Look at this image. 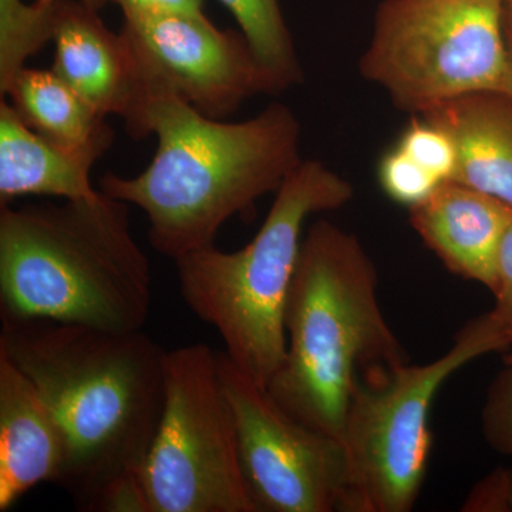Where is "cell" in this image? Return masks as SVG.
Returning <instances> with one entry per match:
<instances>
[{
	"instance_id": "obj_1",
	"label": "cell",
	"mask_w": 512,
	"mask_h": 512,
	"mask_svg": "<svg viewBox=\"0 0 512 512\" xmlns=\"http://www.w3.org/2000/svg\"><path fill=\"white\" fill-rule=\"evenodd\" d=\"M0 318V355L32 380L66 434L56 485L79 511L144 512L141 471L163 414L167 350L141 329Z\"/></svg>"
},
{
	"instance_id": "obj_2",
	"label": "cell",
	"mask_w": 512,
	"mask_h": 512,
	"mask_svg": "<svg viewBox=\"0 0 512 512\" xmlns=\"http://www.w3.org/2000/svg\"><path fill=\"white\" fill-rule=\"evenodd\" d=\"M146 124L158 140L151 163L136 177L104 174L100 191L146 212L151 247L174 261L214 245L229 218L278 191L302 163L301 124L282 103L228 123L157 92Z\"/></svg>"
},
{
	"instance_id": "obj_3",
	"label": "cell",
	"mask_w": 512,
	"mask_h": 512,
	"mask_svg": "<svg viewBox=\"0 0 512 512\" xmlns=\"http://www.w3.org/2000/svg\"><path fill=\"white\" fill-rule=\"evenodd\" d=\"M151 282L126 202L99 190L62 204L0 205V316L140 330Z\"/></svg>"
},
{
	"instance_id": "obj_4",
	"label": "cell",
	"mask_w": 512,
	"mask_h": 512,
	"mask_svg": "<svg viewBox=\"0 0 512 512\" xmlns=\"http://www.w3.org/2000/svg\"><path fill=\"white\" fill-rule=\"evenodd\" d=\"M377 285L356 235L325 220L308 229L286 301L285 359L266 390L293 419L340 441L357 377L410 362Z\"/></svg>"
},
{
	"instance_id": "obj_5",
	"label": "cell",
	"mask_w": 512,
	"mask_h": 512,
	"mask_svg": "<svg viewBox=\"0 0 512 512\" xmlns=\"http://www.w3.org/2000/svg\"><path fill=\"white\" fill-rule=\"evenodd\" d=\"M353 195V185L328 165L302 160L244 248L224 252L210 245L174 261L185 305L217 330L229 359L264 389L286 355V301L305 222L340 210Z\"/></svg>"
},
{
	"instance_id": "obj_6",
	"label": "cell",
	"mask_w": 512,
	"mask_h": 512,
	"mask_svg": "<svg viewBox=\"0 0 512 512\" xmlns=\"http://www.w3.org/2000/svg\"><path fill=\"white\" fill-rule=\"evenodd\" d=\"M497 350L500 343L474 319L427 365L375 366L357 377L342 434L348 476L340 512L413 510L429 471L437 393L461 367Z\"/></svg>"
},
{
	"instance_id": "obj_7",
	"label": "cell",
	"mask_w": 512,
	"mask_h": 512,
	"mask_svg": "<svg viewBox=\"0 0 512 512\" xmlns=\"http://www.w3.org/2000/svg\"><path fill=\"white\" fill-rule=\"evenodd\" d=\"M359 72L414 116L466 94L504 93L503 0H383Z\"/></svg>"
},
{
	"instance_id": "obj_8",
	"label": "cell",
	"mask_w": 512,
	"mask_h": 512,
	"mask_svg": "<svg viewBox=\"0 0 512 512\" xmlns=\"http://www.w3.org/2000/svg\"><path fill=\"white\" fill-rule=\"evenodd\" d=\"M144 512H258L239 463L217 352L167 350L163 414L141 471Z\"/></svg>"
},
{
	"instance_id": "obj_9",
	"label": "cell",
	"mask_w": 512,
	"mask_h": 512,
	"mask_svg": "<svg viewBox=\"0 0 512 512\" xmlns=\"http://www.w3.org/2000/svg\"><path fill=\"white\" fill-rule=\"evenodd\" d=\"M239 463L258 512H340L348 476L342 441L276 404L227 353L217 352Z\"/></svg>"
},
{
	"instance_id": "obj_10",
	"label": "cell",
	"mask_w": 512,
	"mask_h": 512,
	"mask_svg": "<svg viewBox=\"0 0 512 512\" xmlns=\"http://www.w3.org/2000/svg\"><path fill=\"white\" fill-rule=\"evenodd\" d=\"M148 94L170 92L224 120L252 97L279 93L247 39L205 15L127 16L123 29Z\"/></svg>"
},
{
	"instance_id": "obj_11",
	"label": "cell",
	"mask_w": 512,
	"mask_h": 512,
	"mask_svg": "<svg viewBox=\"0 0 512 512\" xmlns=\"http://www.w3.org/2000/svg\"><path fill=\"white\" fill-rule=\"evenodd\" d=\"M55 62L52 70L103 116L124 121L128 136L150 137V94L123 33L111 32L99 10L80 0L55 2Z\"/></svg>"
},
{
	"instance_id": "obj_12",
	"label": "cell",
	"mask_w": 512,
	"mask_h": 512,
	"mask_svg": "<svg viewBox=\"0 0 512 512\" xmlns=\"http://www.w3.org/2000/svg\"><path fill=\"white\" fill-rule=\"evenodd\" d=\"M410 224L451 274L493 292L497 261L512 208L457 181H446L410 208Z\"/></svg>"
},
{
	"instance_id": "obj_13",
	"label": "cell",
	"mask_w": 512,
	"mask_h": 512,
	"mask_svg": "<svg viewBox=\"0 0 512 512\" xmlns=\"http://www.w3.org/2000/svg\"><path fill=\"white\" fill-rule=\"evenodd\" d=\"M69 446L60 421L35 384L0 355V511L37 484H57Z\"/></svg>"
},
{
	"instance_id": "obj_14",
	"label": "cell",
	"mask_w": 512,
	"mask_h": 512,
	"mask_svg": "<svg viewBox=\"0 0 512 512\" xmlns=\"http://www.w3.org/2000/svg\"><path fill=\"white\" fill-rule=\"evenodd\" d=\"M453 141V181L476 188L512 208V97L478 92L419 114Z\"/></svg>"
},
{
	"instance_id": "obj_15",
	"label": "cell",
	"mask_w": 512,
	"mask_h": 512,
	"mask_svg": "<svg viewBox=\"0 0 512 512\" xmlns=\"http://www.w3.org/2000/svg\"><path fill=\"white\" fill-rule=\"evenodd\" d=\"M99 160L40 136L12 104L0 103V205L28 195L63 201L92 198L99 190L90 173Z\"/></svg>"
},
{
	"instance_id": "obj_16",
	"label": "cell",
	"mask_w": 512,
	"mask_h": 512,
	"mask_svg": "<svg viewBox=\"0 0 512 512\" xmlns=\"http://www.w3.org/2000/svg\"><path fill=\"white\" fill-rule=\"evenodd\" d=\"M5 96L30 128L59 146L101 158L113 144L114 131L107 117L53 70L23 67L10 80L2 99Z\"/></svg>"
},
{
	"instance_id": "obj_17",
	"label": "cell",
	"mask_w": 512,
	"mask_h": 512,
	"mask_svg": "<svg viewBox=\"0 0 512 512\" xmlns=\"http://www.w3.org/2000/svg\"><path fill=\"white\" fill-rule=\"evenodd\" d=\"M232 13L256 59L274 80L279 93L303 82L291 32L279 0H220Z\"/></svg>"
},
{
	"instance_id": "obj_18",
	"label": "cell",
	"mask_w": 512,
	"mask_h": 512,
	"mask_svg": "<svg viewBox=\"0 0 512 512\" xmlns=\"http://www.w3.org/2000/svg\"><path fill=\"white\" fill-rule=\"evenodd\" d=\"M55 35V3L0 0V93Z\"/></svg>"
},
{
	"instance_id": "obj_19",
	"label": "cell",
	"mask_w": 512,
	"mask_h": 512,
	"mask_svg": "<svg viewBox=\"0 0 512 512\" xmlns=\"http://www.w3.org/2000/svg\"><path fill=\"white\" fill-rule=\"evenodd\" d=\"M377 181L387 198L407 210L426 201L443 184L397 146L380 157Z\"/></svg>"
},
{
	"instance_id": "obj_20",
	"label": "cell",
	"mask_w": 512,
	"mask_h": 512,
	"mask_svg": "<svg viewBox=\"0 0 512 512\" xmlns=\"http://www.w3.org/2000/svg\"><path fill=\"white\" fill-rule=\"evenodd\" d=\"M394 146L439 178L441 183L453 181L457 168L456 147L447 133L424 117L414 116Z\"/></svg>"
},
{
	"instance_id": "obj_21",
	"label": "cell",
	"mask_w": 512,
	"mask_h": 512,
	"mask_svg": "<svg viewBox=\"0 0 512 512\" xmlns=\"http://www.w3.org/2000/svg\"><path fill=\"white\" fill-rule=\"evenodd\" d=\"M481 431L488 446L512 457V365L504 363L488 386L481 410Z\"/></svg>"
},
{
	"instance_id": "obj_22",
	"label": "cell",
	"mask_w": 512,
	"mask_h": 512,
	"mask_svg": "<svg viewBox=\"0 0 512 512\" xmlns=\"http://www.w3.org/2000/svg\"><path fill=\"white\" fill-rule=\"evenodd\" d=\"M494 308L478 316L488 333L508 350L512 346V224L505 232L497 261V281L493 289Z\"/></svg>"
},
{
	"instance_id": "obj_23",
	"label": "cell",
	"mask_w": 512,
	"mask_h": 512,
	"mask_svg": "<svg viewBox=\"0 0 512 512\" xmlns=\"http://www.w3.org/2000/svg\"><path fill=\"white\" fill-rule=\"evenodd\" d=\"M461 511L512 512V468H495L478 480L468 491Z\"/></svg>"
},
{
	"instance_id": "obj_24",
	"label": "cell",
	"mask_w": 512,
	"mask_h": 512,
	"mask_svg": "<svg viewBox=\"0 0 512 512\" xmlns=\"http://www.w3.org/2000/svg\"><path fill=\"white\" fill-rule=\"evenodd\" d=\"M127 16L204 15V0H109Z\"/></svg>"
},
{
	"instance_id": "obj_25",
	"label": "cell",
	"mask_w": 512,
	"mask_h": 512,
	"mask_svg": "<svg viewBox=\"0 0 512 512\" xmlns=\"http://www.w3.org/2000/svg\"><path fill=\"white\" fill-rule=\"evenodd\" d=\"M503 30L508 56V76L504 94L512 97V0H503Z\"/></svg>"
},
{
	"instance_id": "obj_26",
	"label": "cell",
	"mask_w": 512,
	"mask_h": 512,
	"mask_svg": "<svg viewBox=\"0 0 512 512\" xmlns=\"http://www.w3.org/2000/svg\"><path fill=\"white\" fill-rule=\"evenodd\" d=\"M36 2H39L40 5L49 6L52 5V3L57 2V0H36ZM80 2H83L84 5L90 6V8L100 10L107 2H109V0H80Z\"/></svg>"
},
{
	"instance_id": "obj_27",
	"label": "cell",
	"mask_w": 512,
	"mask_h": 512,
	"mask_svg": "<svg viewBox=\"0 0 512 512\" xmlns=\"http://www.w3.org/2000/svg\"><path fill=\"white\" fill-rule=\"evenodd\" d=\"M504 363H507V365H512V346L507 350V353H505Z\"/></svg>"
}]
</instances>
